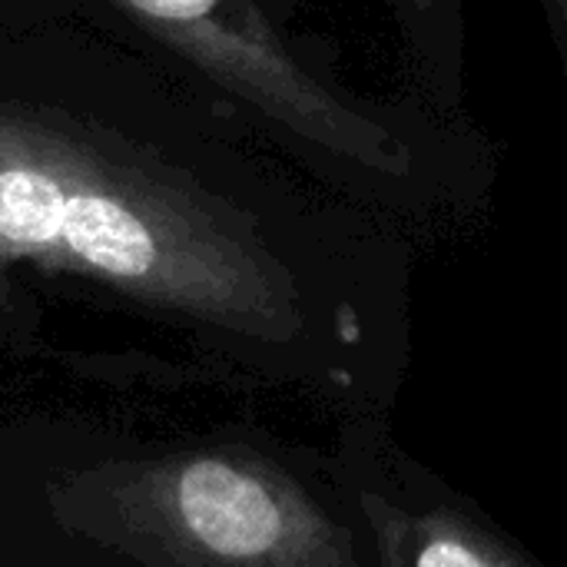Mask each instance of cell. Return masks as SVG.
<instances>
[{
  "label": "cell",
  "mask_w": 567,
  "mask_h": 567,
  "mask_svg": "<svg viewBox=\"0 0 567 567\" xmlns=\"http://www.w3.org/2000/svg\"><path fill=\"white\" fill-rule=\"evenodd\" d=\"M179 512L203 548L223 558L256 561L282 545L302 548L296 512H286L272 485L223 462H196L183 472Z\"/></svg>",
  "instance_id": "obj_3"
},
{
  "label": "cell",
  "mask_w": 567,
  "mask_h": 567,
  "mask_svg": "<svg viewBox=\"0 0 567 567\" xmlns=\"http://www.w3.org/2000/svg\"><path fill=\"white\" fill-rule=\"evenodd\" d=\"M136 27L173 47L209 80L276 123L385 179V189L425 223L462 216L458 199L415 166V153L369 123L296 63L252 0H110Z\"/></svg>",
  "instance_id": "obj_1"
},
{
  "label": "cell",
  "mask_w": 567,
  "mask_h": 567,
  "mask_svg": "<svg viewBox=\"0 0 567 567\" xmlns=\"http://www.w3.org/2000/svg\"><path fill=\"white\" fill-rule=\"evenodd\" d=\"M346 492L365 567H548L382 425L359 429Z\"/></svg>",
  "instance_id": "obj_2"
},
{
  "label": "cell",
  "mask_w": 567,
  "mask_h": 567,
  "mask_svg": "<svg viewBox=\"0 0 567 567\" xmlns=\"http://www.w3.org/2000/svg\"><path fill=\"white\" fill-rule=\"evenodd\" d=\"M419 37L425 56V80L432 90L458 86V0H402Z\"/></svg>",
  "instance_id": "obj_4"
}]
</instances>
